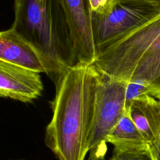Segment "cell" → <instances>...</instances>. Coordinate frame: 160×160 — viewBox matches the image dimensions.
I'll return each instance as SVG.
<instances>
[{"label": "cell", "instance_id": "obj_12", "mask_svg": "<svg viewBox=\"0 0 160 160\" xmlns=\"http://www.w3.org/2000/svg\"><path fill=\"white\" fill-rule=\"evenodd\" d=\"M146 94H150V89L146 85L138 81L128 82L126 89L125 106L131 100Z\"/></svg>", "mask_w": 160, "mask_h": 160}, {"label": "cell", "instance_id": "obj_4", "mask_svg": "<svg viewBox=\"0 0 160 160\" xmlns=\"http://www.w3.org/2000/svg\"><path fill=\"white\" fill-rule=\"evenodd\" d=\"M99 73L89 142L88 160H106L108 136L125 110L128 82Z\"/></svg>", "mask_w": 160, "mask_h": 160}, {"label": "cell", "instance_id": "obj_3", "mask_svg": "<svg viewBox=\"0 0 160 160\" xmlns=\"http://www.w3.org/2000/svg\"><path fill=\"white\" fill-rule=\"evenodd\" d=\"M92 64L110 78L142 82L160 99V12L99 51Z\"/></svg>", "mask_w": 160, "mask_h": 160}, {"label": "cell", "instance_id": "obj_14", "mask_svg": "<svg viewBox=\"0 0 160 160\" xmlns=\"http://www.w3.org/2000/svg\"><path fill=\"white\" fill-rule=\"evenodd\" d=\"M154 160H160V138L156 142L149 144Z\"/></svg>", "mask_w": 160, "mask_h": 160}, {"label": "cell", "instance_id": "obj_15", "mask_svg": "<svg viewBox=\"0 0 160 160\" xmlns=\"http://www.w3.org/2000/svg\"><path fill=\"white\" fill-rule=\"evenodd\" d=\"M127 1H146V2L160 3V0H127Z\"/></svg>", "mask_w": 160, "mask_h": 160}, {"label": "cell", "instance_id": "obj_17", "mask_svg": "<svg viewBox=\"0 0 160 160\" xmlns=\"http://www.w3.org/2000/svg\"><path fill=\"white\" fill-rule=\"evenodd\" d=\"M159 99V102H160V99Z\"/></svg>", "mask_w": 160, "mask_h": 160}, {"label": "cell", "instance_id": "obj_10", "mask_svg": "<svg viewBox=\"0 0 160 160\" xmlns=\"http://www.w3.org/2000/svg\"><path fill=\"white\" fill-rule=\"evenodd\" d=\"M107 142L114 146V152L149 148V142L136 128L126 110L108 135Z\"/></svg>", "mask_w": 160, "mask_h": 160}, {"label": "cell", "instance_id": "obj_9", "mask_svg": "<svg viewBox=\"0 0 160 160\" xmlns=\"http://www.w3.org/2000/svg\"><path fill=\"white\" fill-rule=\"evenodd\" d=\"M0 60L39 73L44 72L36 51L12 27L0 31Z\"/></svg>", "mask_w": 160, "mask_h": 160}, {"label": "cell", "instance_id": "obj_1", "mask_svg": "<svg viewBox=\"0 0 160 160\" xmlns=\"http://www.w3.org/2000/svg\"><path fill=\"white\" fill-rule=\"evenodd\" d=\"M99 75L93 64L78 65L55 85L44 142L58 160H84L88 153Z\"/></svg>", "mask_w": 160, "mask_h": 160}, {"label": "cell", "instance_id": "obj_13", "mask_svg": "<svg viewBox=\"0 0 160 160\" xmlns=\"http://www.w3.org/2000/svg\"><path fill=\"white\" fill-rule=\"evenodd\" d=\"M92 13L106 14L109 12L119 0H89Z\"/></svg>", "mask_w": 160, "mask_h": 160}, {"label": "cell", "instance_id": "obj_11", "mask_svg": "<svg viewBox=\"0 0 160 160\" xmlns=\"http://www.w3.org/2000/svg\"><path fill=\"white\" fill-rule=\"evenodd\" d=\"M109 160H154V158L149 148L142 150L113 152Z\"/></svg>", "mask_w": 160, "mask_h": 160}, {"label": "cell", "instance_id": "obj_16", "mask_svg": "<svg viewBox=\"0 0 160 160\" xmlns=\"http://www.w3.org/2000/svg\"><path fill=\"white\" fill-rule=\"evenodd\" d=\"M11 160H14V159H11ZM16 160H25V159H16Z\"/></svg>", "mask_w": 160, "mask_h": 160}, {"label": "cell", "instance_id": "obj_6", "mask_svg": "<svg viewBox=\"0 0 160 160\" xmlns=\"http://www.w3.org/2000/svg\"><path fill=\"white\" fill-rule=\"evenodd\" d=\"M68 22L79 65L92 64L96 51L94 42L89 0H59Z\"/></svg>", "mask_w": 160, "mask_h": 160}, {"label": "cell", "instance_id": "obj_8", "mask_svg": "<svg viewBox=\"0 0 160 160\" xmlns=\"http://www.w3.org/2000/svg\"><path fill=\"white\" fill-rule=\"evenodd\" d=\"M126 110L132 122L149 144L160 138V102L158 99L144 94L131 100Z\"/></svg>", "mask_w": 160, "mask_h": 160}, {"label": "cell", "instance_id": "obj_2", "mask_svg": "<svg viewBox=\"0 0 160 160\" xmlns=\"http://www.w3.org/2000/svg\"><path fill=\"white\" fill-rule=\"evenodd\" d=\"M11 27L34 49L55 85L79 65L59 0H14Z\"/></svg>", "mask_w": 160, "mask_h": 160}, {"label": "cell", "instance_id": "obj_7", "mask_svg": "<svg viewBox=\"0 0 160 160\" xmlns=\"http://www.w3.org/2000/svg\"><path fill=\"white\" fill-rule=\"evenodd\" d=\"M39 72L0 60V96L31 102L43 91Z\"/></svg>", "mask_w": 160, "mask_h": 160}, {"label": "cell", "instance_id": "obj_5", "mask_svg": "<svg viewBox=\"0 0 160 160\" xmlns=\"http://www.w3.org/2000/svg\"><path fill=\"white\" fill-rule=\"evenodd\" d=\"M159 12L160 3L119 0L106 14L92 13V31L96 54Z\"/></svg>", "mask_w": 160, "mask_h": 160}]
</instances>
